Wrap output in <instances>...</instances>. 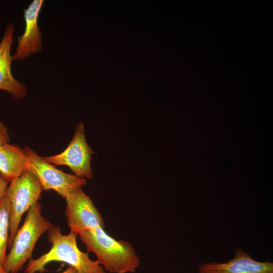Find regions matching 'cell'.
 Wrapping results in <instances>:
<instances>
[{"instance_id":"cell-11","label":"cell","mask_w":273,"mask_h":273,"mask_svg":"<svg viewBox=\"0 0 273 273\" xmlns=\"http://www.w3.org/2000/svg\"><path fill=\"white\" fill-rule=\"evenodd\" d=\"M27 157L24 150L7 143L0 148V176L11 181L26 171Z\"/></svg>"},{"instance_id":"cell-5","label":"cell","mask_w":273,"mask_h":273,"mask_svg":"<svg viewBox=\"0 0 273 273\" xmlns=\"http://www.w3.org/2000/svg\"><path fill=\"white\" fill-rule=\"evenodd\" d=\"M24 150L27 157L26 170L37 178L43 190H54L65 198L75 189L86 184L85 178L57 169L30 148Z\"/></svg>"},{"instance_id":"cell-14","label":"cell","mask_w":273,"mask_h":273,"mask_svg":"<svg viewBox=\"0 0 273 273\" xmlns=\"http://www.w3.org/2000/svg\"><path fill=\"white\" fill-rule=\"evenodd\" d=\"M9 181L0 176V200L6 195Z\"/></svg>"},{"instance_id":"cell-17","label":"cell","mask_w":273,"mask_h":273,"mask_svg":"<svg viewBox=\"0 0 273 273\" xmlns=\"http://www.w3.org/2000/svg\"><path fill=\"white\" fill-rule=\"evenodd\" d=\"M0 26H1V22H0Z\"/></svg>"},{"instance_id":"cell-8","label":"cell","mask_w":273,"mask_h":273,"mask_svg":"<svg viewBox=\"0 0 273 273\" xmlns=\"http://www.w3.org/2000/svg\"><path fill=\"white\" fill-rule=\"evenodd\" d=\"M43 4V0H33L24 10V31L17 38L15 53L12 56L13 60H24L42 50V38L38 19Z\"/></svg>"},{"instance_id":"cell-16","label":"cell","mask_w":273,"mask_h":273,"mask_svg":"<svg viewBox=\"0 0 273 273\" xmlns=\"http://www.w3.org/2000/svg\"><path fill=\"white\" fill-rule=\"evenodd\" d=\"M0 273H10L8 271L4 266H0Z\"/></svg>"},{"instance_id":"cell-9","label":"cell","mask_w":273,"mask_h":273,"mask_svg":"<svg viewBox=\"0 0 273 273\" xmlns=\"http://www.w3.org/2000/svg\"><path fill=\"white\" fill-rule=\"evenodd\" d=\"M14 25L9 22L0 41V90L8 93L13 100H20L26 96V86L16 79L12 72L13 61L11 48L14 40Z\"/></svg>"},{"instance_id":"cell-3","label":"cell","mask_w":273,"mask_h":273,"mask_svg":"<svg viewBox=\"0 0 273 273\" xmlns=\"http://www.w3.org/2000/svg\"><path fill=\"white\" fill-rule=\"evenodd\" d=\"M41 206L37 202L28 210L23 225L13 239L7 255L4 268L10 273H17L26 261L31 258L35 245L39 238L53 226L41 214Z\"/></svg>"},{"instance_id":"cell-4","label":"cell","mask_w":273,"mask_h":273,"mask_svg":"<svg viewBox=\"0 0 273 273\" xmlns=\"http://www.w3.org/2000/svg\"><path fill=\"white\" fill-rule=\"evenodd\" d=\"M42 191L37 178L27 170L10 181L6 194L10 202L9 248L18 230L22 215L38 202Z\"/></svg>"},{"instance_id":"cell-15","label":"cell","mask_w":273,"mask_h":273,"mask_svg":"<svg viewBox=\"0 0 273 273\" xmlns=\"http://www.w3.org/2000/svg\"><path fill=\"white\" fill-rule=\"evenodd\" d=\"M61 273H79L72 266L68 267L66 270Z\"/></svg>"},{"instance_id":"cell-2","label":"cell","mask_w":273,"mask_h":273,"mask_svg":"<svg viewBox=\"0 0 273 273\" xmlns=\"http://www.w3.org/2000/svg\"><path fill=\"white\" fill-rule=\"evenodd\" d=\"M77 236V234L72 232L63 235L59 226H53L48 235L51 248L39 258H31L25 273L42 272L46 270L45 266L54 261L66 263L79 273H106L97 261L89 258L87 252L79 250L76 243Z\"/></svg>"},{"instance_id":"cell-1","label":"cell","mask_w":273,"mask_h":273,"mask_svg":"<svg viewBox=\"0 0 273 273\" xmlns=\"http://www.w3.org/2000/svg\"><path fill=\"white\" fill-rule=\"evenodd\" d=\"M87 252L94 253L97 261L110 273H134L140 261L132 246L128 242L117 240L108 235L102 227L78 234Z\"/></svg>"},{"instance_id":"cell-10","label":"cell","mask_w":273,"mask_h":273,"mask_svg":"<svg viewBox=\"0 0 273 273\" xmlns=\"http://www.w3.org/2000/svg\"><path fill=\"white\" fill-rule=\"evenodd\" d=\"M198 269L199 273H273V263L255 260L244 250L238 249L229 261L204 263Z\"/></svg>"},{"instance_id":"cell-12","label":"cell","mask_w":273,"mask_h":273,"mask_svg":"<svg viewBox=\"0 0 273 273\" xmlns=\"http://www.w3.org/2000/svg\"><path fill=\"white\" fill-rule=\"evenodd\" d=\"M10 202L6 195L0 200V266H4L9 236Z\"/></svg>"},{"instance_id":"cell-6","label":"cell","mask_w":273,"mask_h":273,"mask_svg":"<svg viewBox=\"0 0 273 273\" xmlns=\"http://www.w3.org/2000/svg\"><path fill=\"white\" fill-rule=\"evenodd\" d=\"M93 153V151L86 141L83 125L79 122L65 150L58 154L42 158L54 165L68 166L78 177L90 179L93 175L90 165Z\"/></svg>"},{"instance_id":"cell-13","label":"cell","mask_w":273,"mask_h":273,"mask_svg":"<svg viewBox=\"0 0 273 273\" xmlns=\"http://www.w3.org/2000/svg\"><path fill=\"white\" fill-rule=\"evenodd\" d=\"M10 141L9 134L7 127L0 121V148Z\"/></svg>"},{"instance_id":"cell-7","label":"cell","mask_w":273,"mask_h":273,"mask_svg":"<svg viewBox=\"0 0 273 273\" xmlns=\"http://www.w3.org/2000/svg\"><path fill=\"white\" fill-rule=\"evenodd\" d=\"M65 199V214L70 232L78 235L80 232L97 227L105 228L100 212L81 187L75 189Z\"/></svg>"}]
</instances>
